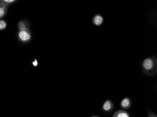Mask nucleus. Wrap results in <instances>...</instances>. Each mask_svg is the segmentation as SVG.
Listing matches in <instances>:
<instances>
[{
  "mask_svg": "<svg viewBox=\"0 0 157 117\" xmlns=\"http://www.w3.org/2000/svg\"><path fill=\"white\" fill-rule=\"evenodd\" d=\"M142 69L145 74L154 76L157 73V60L156 57L146 58L142 63Z\"/></svg>",
  "mask_w": 157,
  "mask_h": 117,
  "instance_id": "f03ea898",
  "label": "nucleus"
},
{
  "mask_svg": "<svg viewBox=\"0 0 157 117\" xmlns=\"http://www.w3.org/2000/svg\"><path fill=\"white\" fill-rule=\"evenodd\" d=\"M98 117V116H93V117Z\"/></svg>",
  "mask_w": 157,
  "mask_h": 117,
  "instance_id": "ddd939ff",
  "label": "nucleus"
},
{
  "mask_svg": "<svg viewBox=\"0 0 157 117\" xmlns=\"http://www.w3.org/2000/svg\"><path fill=\"white\" fill-rule=\"evenodd\" d=\"M7 26V23L5 20H0V31L6 29Z\"/></svg>",
  "mask_w": 157,
  "mask_h": 117,
  "instance_id": "1a4fd4ad",
  "label": "nucleus"
},
{
  "mask_svg": "<svg viewBox=\"0 0 157 117\" xmlns=\"http://www.w3.org/2000/svg\"><path fill=\"white\" fill-rule=\"evenodd\" d=\"M113 117H130V115L126 111L120 110L114 113Z\"/></svg>",
  "mask_w": 157,
  "mask_h": 117,
  "instance_id": "423d86ee",
  "label": "nucleus"
},
{
  "mask_svg": "<svg viewBox=\"0 0 157 117\" xmlns=\"http://www.w3.org/2000/svg\"><path fill=\"white\" fill-rule=\"evenodd\" d=\"M16 2L15 0H2V1L1 0V1H0L1 3L8 6L13 4L14 2Z\"/></svg>",
  "mask_w": 157,
  "mask_h": 117,
  "instance_id": "6e6552de",
  "label": "nucleus"
},
{
  "mask_svg": "<svg viewBox=\"0 0 157 117\" xmlns=\"http://www.w3.org/2000/svg\"><path fill=\"white\" fill-rule=\"evenodd\" d=\"M114 107L113 104L111 100L108 99L106 100L103 105V109L105 111L110 112L113 110Z\"/></svg>",
  "mask_w": 157,
  "mask_h": 117,
  "instance_id": "39448f33",
  "label": "nucleus"
},
{
  "mask_svg": "<svg viewBox=\"0 0 157 117\" xmlns=\"http://www.w3.org/2000/svg\"><path fill=\"white\" fill-rule=\"evenodd\" d=\"M38 61L36 59L34 60V61L33 62V65L34 66V67H36L38 65Z\"/></svg>",
  "mask_w": 157,
  "mask_h": 117,
  "instance_id": "9b49d317",
  "label": "nucleus"
},
{
  "mask_svg": "<svg viewBox=\"0 0 157 117\" xmlns=\"http://www.w3.org/2000/svg\"><path fill=\"white\" fill-rule=\"evenodd\" d=\"M8 9V6L3 5L0 7V19L5 16Z\"/></svg>",
  "mask_w": 157,
  "mask_h": 117,
  "instance_id": "0eeeda50",
  "label": "nucleus"
},
{
  "mask_svg": "<svg viewBox=\"0 0 157 117\" xmlns=\"http://www.w3.org/2000/svg\"><path fill=\"white\" fill-rule=\"evenodd\" d=\"M149 117H157V115L152 112H150L149 114Z\"/></svg>",
  "mask_w": 157,
  "mask_h": 117,
  "instance_id": "9d476101",
  "label": "nucleus"
},
{
  "mask_svg": "<svg viewBox=\"0 0 157 117\" xmlns=\"http://www.w3.org/2000/svg\"><path fill=\"white\" fill-rule=\"evenodd\" d=\"M4 5V4H2V3H1L0 2V7H1V6H2V5Z\"/></svg>",
  "mask_w": 157,
  "mask_h": 117,
  "instance_id": "f8f14e48",
  "label": "nucleus"
},
{
  "mask_svg": "<svg viewBox=\"0 0 157 117\" xmlns=\"http://www.w3.org/2000/svg\"><path fill=\"white\" fill-rule=\"evenodd\" d=\"M104 22V18L102 16L97 14L92 18V23L96 26H100Z\"/></svg>",
  "mask_w": 157,
  "mask_h": 117,
  "instance_id": "20e7f679",
  "label": "nucleus"
},
{
  "mask_svg": "<svg viewBox=\"0 0 157 117\" xmlns=\"http://www.w3.org/2000/svg\"><path fill=\"white\" fill-rule=\"evenodd\" d=\"M18 32L17 33V38L18 40L23 43H27L31 40L32 34L30 31L29 24L27 21H20L17 25Z\"/></svg>",
  "mask_w": 157,
  "mask_h": 117,
  "instance_id": "f257e3e1",
  "label": "nucleus"
},
{
  "mask_svg": "<svg viewBox=\"0 0 157 117\" xmlns=\"http://www.w3.org/2000/svg\"><path fill=\"white\" fill-rule=\"evenodd\" d=\"M120 105L122 109H125V110L129 109L132 105V102H131V99L129 97H128L123 98L122 101H121Z\"/></svg>",
  "mask_w": 157,
  "mask_h": 117,
  "instance_id": "7ed1b4c3",
  "label": "nucleus"
}]
</instances>
